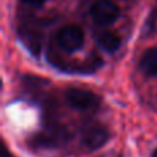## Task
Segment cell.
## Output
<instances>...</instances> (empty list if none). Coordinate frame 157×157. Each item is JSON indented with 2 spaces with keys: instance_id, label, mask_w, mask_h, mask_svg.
<instances>
[{
  "instance_id": "obj_1",
  "label": "cell",
  "mask_w": 157,
  "mask_h": 157,
  "mask_svg": "<svg viewBox=\"0 0 157 157\" xmlns=\"http://www.w3.org/2000/svg\"><path fill=\"white\" fill-rule=\"evenodd\" d=\"M57 43L63 51L73 52L84 44V32L77 25H65L58 30Z\"/></svg>"
},
{
  "instance_id": "obj_2",
  "label": "cell",
  "mask_w": 157,
  "mask_h": 157,
  "mask_svg": "<svg viewBox=\"0 0 157 157\" xmlns=\"http://www.w3.org/2000/svg\"><path fill=\"white\" fill-rule=\"evenodd\" d=\"M90 14L95 24L106 26V25L113 24L119 18L120 10L117 4H114L112 0H97L91 6Z\"/></svg>"
},
{
  "instance_id": "obj_3",
  "label": "cell",
  "mask_w": 157,
  "mask_h": 157,
  "mask_svg": "<svg viewBox=\"0 0 157 157\" xmlns=\"http://www.w3.org/2000/svg\"><path fill=\"white\" fill-rule=\"evenodd\" d=\"M65 98L69 105L77 110H91L98 105V97L94 92L78 87H71L66 90Z\"/></svg>"
},
{
  "instance_id": "obj_4",
  "label": "cell",
  "mask_w": 157,
  "mask_h": 157,
  "mask_svg": "<svg viewBox=\"0 0 157 157\" xmlns=\"http://www.w3.org/2000/svg\"><path fill=\"white\" fill-rule=\"evenodd\" d=\"M109 132L102 125H92L84 131L81 142L88 150H97L108 142Z\"/></svg>"
},
{
  "instance_id": "obj_5",
  "label": "cell",
  "mask_w": 157,
  "mask_h": 157,
  "mask_svg": "<svg viewBox=\"0 0 157 157\" xmlns=\"http://www.w3.org/2000/svg\"><path fill=\"white\" fill-rule=\"evenodd\" d=\"M139 69L147 77L157 76V47L145 50L139 59Z\"/></svg>"
},
{
  "instance_id": "obj_6",
  "label": "cell",
  "mask_w": 157,
  "mask_h": 157,
  "mask_svg": "<svg viewBox=\"0 0 157 157\" xmlns=\"http://www.w3.org/2000/svg\"><path fill=\"white\" fill-rule=\"evenodd\" d=\"M98 44L102 47L103 50H106L108 52H113L116 51L120 47V37L116 33L110 32V30H103L98 35L97 37Z\"/></svg>"
},
{
  "instance_id": "obj_7",
  "label": "cell",
  "mask_w": 157,
  "mask_h": 157,
  "mask_svg": "<svg viewBox=\"0 0 157 157\" xmlns=\"http://www.w3.org/2000/svg\"><path fill=\"white\" fill-rule=\"evenodd\" d=\"M147 29L152 30V32H157V15H155V18H150L149 19Z\"/></svg>"
},
{
  "instance_id": "obj_8",
  "label": "cell",
  "mask_w": 157,
  "mask_h": 157,
  "mask_svg": "<svg viewBox=\"0 0 157 157\" xmlns=\"http://www.w3.org/2000/svg\"><path fill=\"white\" fill-rule=\"evenodd\" d=\"M22 2L29 6H40V4H43V3H46L47 0H22Z\"/></svg>"
},
{
  "instance_id": "obj_9",
  "label": "cell",
  "mask_w": 157,
  "mask_h": 157,
  "mask_svg": "<svg viewBox=\"0 0 157 157\" xmlns=\"http://www.w3.org/2000/svg\"><path fill=\"white\" fill-rule=\"evenodd\" d=\"M2 157H13L10 153H8V150H7V147H6V146H3V155H2Z\"/></svg>"
},
{
  "instance_id": "obj_10",
  "label": "cell",
  "mask_w": 157,
  "mask_h": 157,
  "mask_svg": "<svg viewBox=\"0 0 157 157\" xmlns=\"http://www.w3.org/2000/svg\"><path fill=\"white\" fill-rule=\"evenodd\" d=\"M153 157H157V149H156V152L153 153Z\"/></svg>"
}]
</instances>
